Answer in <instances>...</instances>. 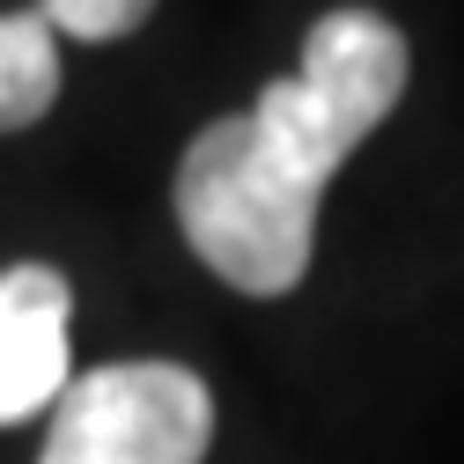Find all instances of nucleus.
<instances>
[{
	"instance_id": "1",
	"label": "nucleus",
	"mask_w": 464,
	"mask_h": 464,
	"mask_svg": "<svg viewBox=\"0 0 464 464\" xmlns=\"http://www.w3.org/2000/svg\"><path fill=\"white\" fill-rule=\"evenodd\" d=\"M398 96H405V37L369 8H332L303 44V67L280 74L244 111V126L287 185L324 199L332 169L391 119Z\"/></svg>"
},
{
	"instance_id": "2",
	"label": "nucleus",
	"mask_w": 464,
	"mask_h": 464,
	"mask_svg": "<svg viewBox=\"0 0 464 464\" xmlns=\"http://www.w3.org/2000/svg\"><path fill=\"white\" fill-rule=\"evenodd\" d=\"M178 228L237 295H287L310 273L317 192L280 178L237 111L214 119L178 162Z\"/></svg>"
},
{
	"instance_id": "3",
	"label": "nucleus",
	"mask_w": 464,
	"mask_h": 464,
	"mask_svg": "<svg viewBox=\"0 0 464 464\" xmlns=\"http://www.w3.org/2000/svg\"><path fill=\"white\" fill-rule=\"evenodd\" d=\"M214 398L178 362H111L60 391L37 464H207Z\"/></svg>"
},
{
	"instance_id": "4",
	"label": "nucleus",
	"mask_w": 464,
	"mask_h": 464,
	"mask_svg": "<svg viewBox=\"0 0 464 464\" xmlns=\"http://www.w3.org/2000/svg\"><path fill=\"white\" fill-rule=\"evenodd\" d=\"M67 317H74V295L52 266L0 273V428L60 405V391L74 383Z\"/></svg>"
},
{
	"instance_id": "5",
	"label": "nucleus",
	"mask_w": 464,
	"mask_h": 464,
	"mask_svg": "<svg viewBox=\"0 0 464 464\" xmlns=\"http://www.w3.org/2000/svg\"><path fill=\"white\" fill-rule=\"evenodd\" d=\"M60 96V30L37 8L0 15V133L37 126Z\"/></svg>"
},
{
	"instance_id": "6",
	"label": "nucleus",
	"mask_w": 464,
	"mask_h": 464,
	"mask_svg": "<svg viewBox=\"0 0 464 464\" xmlns=\"http://www.w3.org/2000/svg\"><path fill=\"white\" fill-rule=\"evenodd\" d=\"M155 0H44V23L60 30V37H82V44H103V37H126L148 23Z\"/></svg>"
}]
</instances>
